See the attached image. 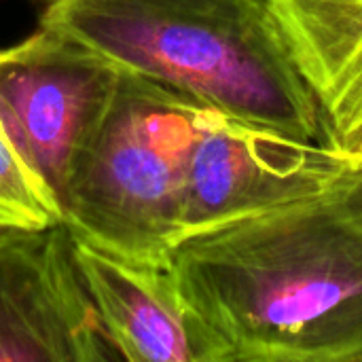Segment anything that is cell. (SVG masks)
I'll return each mask as SVG.
<instances>
[{
    "mask_svg": "<svg viewBox=\"0 0 362 362\" xmlns=\"http://www.w3.org/2000/svg\"><path fill=\"white\" fill-rule=\"evenodd\" d=\"M348 163L325 142L208 108L189 163L185 235L333 193Z\"/></svg>",
    "mask_w": 362,
    "mask_h": 362,
    "instance_id": "5",
    "label": "cell"
},
{
    "mask_svg": "<svg viewBox=\"0 0 362 362\" xmlns=\"http://www.w3.org/2000/svg\"><path fill=\"white\" fill-rule=\"evenodd\" d=\"M333 195L344 212L362 229V157H350V163Z\"/></svg>",
    "mask_w": 362,
    "mask_h": 362,
    "instance_id": "10",
    "label": "cell"
},
{
    "mask_svg": "<svg viewBox=\"0 0 362 362\" xmlns=\"http://www.w3.org/2000/svg\"><path fill=\"white\" fill-rule=\"evenodd\" d=\"M57 30L204 108L325 142L269 0H34Z\"/></svg>",
    "mask_w": 362,
    "mask_h": 362,
    "instance_id": "2",
    "label": "cell"
},
{
    "mask_svg": "<svg viewBox=\"0 0 362 362\" xmlns=\"http://www.w3.org/2000/svg\"><path fill=\"white\" fill-rule=\"evenodd\" d=\"M318 112L322 140L362 157V0H269Z\"/></svg>",
    "mask_w": 362,
    "mask_h": 362,
    "instance_id": "8",
    "label": "cell"
},
{
    "mask_svg": "<svg viewBox=\"0 0 362 362\" xmlns=\"http://www.w3.org/2000/svg\"><path fill=\"white\" fill-rule=\"evenodd\" d=\"M206 112L189 95L121 68L62 204L70 235L123 261L168 267L185 238L189 163Z\"/></svg>",
    "mask_w": 362,
    "mask_h": 362,
    "instance_id": "3",
    "label": "cell"
},
{
    "mask_svg": "<svg viewBox=\"0 0 362 362\" xmlns=\"http://www.w3.org/2000/svg\"><path fill=\"white\" fill-rule=\"evenodd\" d=\"M168 269L233 362H362V229L333 193L189 233Z\"/></svg>",
    "mask_w": 362,
    "mask_h": 362,
    "instance_id": "1",
    "label": "cell"
},
{
    "mask_svg": "<svg viewBox=\"0 0 362 362\" xmlns=\"http://www.w3.org/2000/svg\"><path fill=\"white\" fill-rule=\"evenodd\" d=\"M0 225L53 229L64 225L62 206L13 142L0 119Z\"/></svg>",
    "mask_w": 362,
    "mask_h": 362,
    "instance_id": "9",
    "label": "cell"
},
{
    "mask_svg": "<svg viewBox=\"0 0 362 362\" xmlns=\"http://www.w3.org/2000/svg\"><path fill=\"white\" fill-rule=\"evenodd\" d=\"M62 227L0 225V362L117 361Z\"/></svg>",
    "mask_w": 362,
    "mask_h": 362,
    "instance_id": "6",
    "label": "cell"
},
{
    "mask_svg": "<svg viewBox=\"0 0 362 362\" xmlns=\"http://www.w3.org/2000/svg\"><path fill=\"white\" fill-rule=\"evenodd\" d=\"M119 76L121 66L45 25L0 49V119L59 206Z\"/></svg>",
    "mask_w": 362,
    "mask_h": 362,
    "instance_id": "4",
    "label": "cell"
},
{
    "mask_svg": "<svg viewBox=\"0 0 362 362\" xmlns=\"http://www.w3.org/2000/svg\"><path fill=\"white\" fill-rule=\"evenodd\" d=\"M72 250L119 361L233 362L227 344L185 301L168 267L123 261L76 238Z\"/></svg>",
    "mask_w": 362,
    "mask_h": 362,
    "instance_id": "7",
    "label": "cell"
}]
</instances>
